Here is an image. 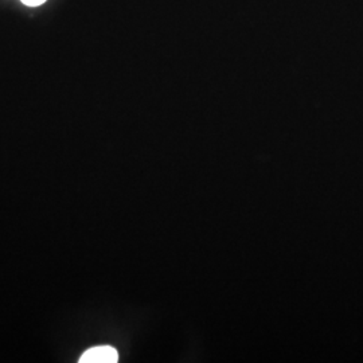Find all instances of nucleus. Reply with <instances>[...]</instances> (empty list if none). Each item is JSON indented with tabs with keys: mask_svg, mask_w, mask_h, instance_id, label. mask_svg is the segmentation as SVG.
Segmentation results:
<instances>
[{
	"mask_svg": "<svg viewBox=\"0 0 363 363\" xmlns=\"http://www.w3.org/2000/svg\"><path fill=\"white\" fill-rule=\"evenodd\" d=\"M118 361V354L113 347L100 346L85 351L79 358L81 363H115Z\"/></svg>",
	"mask_w": 363,
	"mask_h": 363,
	"instance_id": "1",
	"label": "nucleus"
},
{
	"mask_svg": "<svg viewBox=\"0 0 363 363\" xmlns=\"http://www.w3.org/2000/svg\"><path fill=\"white\" fill-rule=\"evenodd\" d=\"M45 1H46V0H22V3H23V4L30 6V7H37V6L43 4Z\"/></svg>",
	"mask_w": 363,
	"mask_h": 363,
	"instance_id": "2",
	"label": "nucleus"
}]
</instances>
